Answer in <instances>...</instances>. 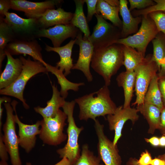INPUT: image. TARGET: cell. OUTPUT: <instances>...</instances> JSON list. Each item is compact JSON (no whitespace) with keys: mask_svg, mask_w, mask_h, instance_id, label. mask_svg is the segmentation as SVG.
<instances>
[{"mask_svg":"<svg viewBox=\"0 0 165 165\" xmlns=\"http://www.w3.org/2000/svg\"><path fill=\"white\" fill-rule=\"evenodd\" d=\"M6 161L1 160L0 162V165H9Z\"/></svg>","mask_w":165,"mask_h":165,"instance_id":"51","label":"cell"},{"mask_svg":"<svg viewBox=\"0 0 165 165\" xmlns=\"http://www.w3.org/2000/svg\"><path fill=\"white\" fill-rule=\"evenodd\" d=\"M52 95L51 99L47 101L46 106L44 108L38 106L34 108L35 112L40 114L43 118L55 116L60 108H62L66 102L57 86L53 84L52 85Z\"/></svg>","mask_w":165,"mask_h":165,"instance_id":"22","label":"cell"},{"mask_svg":"<svg viewBox=\"0 0 165 165\" xmlns=\"http://www.w3.org/2000/svg\"><path fill=\"white\" fill-rule=\"evenodd\" d=\"M142 16L141 24L137 32L126 38L119 39L116 43L132 47L145 57L148 44L159 32L154 22L148 15Z\"/></svg>","mask_w":165,"mask_h":165,"instance_id":"6","label":"cell"},{"mask_svg":"<svg viewBox=\"0 0 165 165\" xmlns=\"http://www.w3.org/2000/svg\"><path fill=\"white\" fill-rule=\"evenodd\" d=\"M87 8V20L89 22L92 20L94 15L96 13V6L98 0H84Z\"/></svg>","mask_w":165,"mask_h":165,"instance_id":"36","label":"cell"},{"mask_svg":"<svg viewBox=\"0 0 165 165\" xmlns=\"http://www.w3.org/2000/svg\"><path fill=\"white\" fill-rule=\"evenodd\" d=\"M4 104L6 117L3 126L2 140L10 156L12 165H22L19 150L18 137L16 131L13 109L9 103L5 102Z\"/></svg>","mask_w":165,"mask_h":165,"instance_id":"9","label":"cell"},{"mask_svg":"<svg viewBox=\"0 0 165 165\" xmlns=\"http://www.w3.org/2000/svg\"><path fill=\"white\" fill-rule=\"evenodd\" d=\"M23 63L22 72L17 79L6 88L0 90V94L15 97L21 101L24 108L28 109L29 106L24 98L23 93L27 83L32 77L40 73L48 72L46 68L41 62L32 61L29 57L25 59L20 57Z\"/></svg>","mask_w":165,"mask_h":165,"instance_id":"3","label":"cell"},{"mask_svg":"<svg viewBox=\"0 0 165 165\" xmlns=\"http://www.w3.org/2000/svg\"><path fill=\"white\" fill-rule=\"evenodd\" d=\"M94 121L98 140L97 148L98 157L105 165H122V159L117 145H114L105 135L104 125L97 119Z\"/></svg>","mask_w":165,"mask_h":165,"instance_id":"10","label":"cell"},{"mask_svg":"<svg viewBox=\"0 0 165 165\" xmlns=\"http://www.w3.org/2000/svg\"><path fill=\"white\" fill-rule=\"evenodd\" d=\"M11 101V99L5 97H1L0 98V130L2 128V117L3 109L2 108V104L3 102H9Z\"/></svg>","mask_w":165,"mask_h":165,"instance_id":"43","label":"cell"},{"mask_svg":"<svg viewBox=\"0 0 165 165\" xmlns=\"http://www.w3.org/2000/svg\"><path fill=\"white\" fill-rule=\"evenodd\" d=\"M75 42V39H72L65 45L58 47H52L46 44V51L55 52L59 55L60 60L56 63V67L61 71H64V73L65 76L71 73L74 65L71 56L72 49Z\"/></svg>","mask_w":165,"mask_h":165,"instance_id":"21","label":"cell"},{"mask_svg":"<svg viewBox=\"0 0 165 165\" xmlns=\"http://www.w3.org/2000/svg\"><path fill=\"white\" fill-rule=\"evenodd\" d=\"M157 75L152 80L144 98V103L154 105L161 111L164 107Z\"/></svg>","mask_w":165,"mask_h":165,"instance_id":"29","label":"cell"},{"mask_svg":"<svg viewBox=\"0 0 165 165\" xmlns=\"http://www.w3.org/2000/svg\"><path fill=\"white\" fill-rule=\"evenodd\" d=\"M15 36L12 29L0 17V50H5L7 45L13 41Z\"/></svg>","mask_w":165,"mask_h":165,"instance_id":"32","label":"cell"},{"mask_svg":"<svg viewBox=\"0 0 165 165\" xmlns=\"http://www.w3.org/2000/svg\"><path fill=\"white\" fill-rule=\"evenodd\" d=\"M145 140L146 142L150 143L154 147L159 146V138L156 136H153L150 138H145Z\"/></svg>","mask_w":165,"mask_h":165,"instance_id":"42","label":"cell"},{"mask_svg":"<svg viewBox=\"0 0 165 165\" xmlns=\"http://www.w3.org/2000/svg\"><path fill=\"white\" fill-rule=\"evenodd\" d=\"M152 42L153 46L152 58L157 64L159 71L160 63L165 57V36L160 32Z\"/></svg>","mask_w":165,"mask_h":165,"instance_id":"30","label":"cell"},{"mask_svg":"<svg viewBox=\"0 0 165 165\" xmlns=\"http://www.w3.org/2000/svg\"><path fill=\"white\" fill-rule=\"evenodd\" d=\"M79 30L71 23L68 24H59L48 28H40L35 35L38 37H45L50 39L54 47H60L66 39L71 38L75 39Z\"/></svg>","mask_w":165,"mask_h":165,"instance_id":"13","label":"cell"},{"mask_svg":"<svg viewBox=\"0 0 165 165\" xmlns=\"http://www.w3.org/2000/svg\"><path fill=\"white\" fill-rule=\"evenodd\" d=\"M97 23L88 39L94 49L105 48L121 38V30L107 21L100 14H95Z\"/></svg>","mask_w":165,"mask_h":165,"instance_id":"8","label":"cell"},{"mask_svg":"<svg viewBox=\"0 0 165 165\" xmlns=\"http://www.w3.org/2000/svg\"><path fill=\"white\" fill-rule=\"evenodd\" d=\"M26 165H32L29 162H27ZM54 165H73L65 157L63 158L62 159Z\"/></svg>","mask_w":165,"mask_h":165,"instance_id":"44","label":"cell"},{"mask_svg":"<svg viewBox=\"0 0 165 165\" xmlns=\"http://www.w3.org/2000/svg\"><path fill=\"white\" fill-rule=\"evenodd\" d=\"M157 157L165 161V153L159 155Z\"/></svg>","mask_w":165,"mask_h":165,"instance_id":"50","label":"cell"},{"mask_svg":"<svg viewBox=\"0 0 165 165\" xmlns=\"http://www.w3.org/2000/svg\"><path fill=\"white\" fill-rule=\"evenodd\" d=\"M75 5V10L73 13L70 23L78 28L84 34L83 38L88 40L90 35V32L86 18L83 10L84 0H74Z\"/></svg>","mask_w":165,"mask_h":165,"instance_id":"27","label":"cell"},{"mask_svg":"<svg viewBox=\"0 0 165 165\" xmlns=\"http://www.w3.org/2000/svg\"><path fill=\"white\" fill-rule=\"evenodd\" d=\"M134 71H126L120 73L117 77L116 81L118 86L123 87L124 97V108L130 107L133 96L135 82Z\"/></svg>","mask_w":165,"mask_h":165,"instance_id":"23","label":"cell"},{"mask_svg":"<svg viewBox=\"0 0 165 165\" xmlns=\"http://www.w3.org/2000/svg\"><path fill=\"white\" fill-rule=\"evenodd\" d=\"M159 70L158 65L153 59L151 54L145 57L143 61L134 70L136 99L132 105H138L144 103L145 96L151 82Z\"/></svg>","mask_w":165,"mask_h":165,"instance_id":"7","label":"cell"},{"mask_svg":"<svg viewBox=\"0 0 165 165\" xmlns=\"http://www.w3.org/2000/svg\"><path fill=\"white\" fill-rule=\"evenodd\" d=\"M48 72L54 74L57 79L58 83L61 86L60 92L62 97L66 98L68 95V91L71 90L75 91H78L79 87L85 85L84 82L74 83L68 80L63 73L56 67H54L47 63L45 66Z\"/></svg>","mask_w":165,"mask_h":165,"instance_id":"26","label":"cell"},{"mask_svg":"<svg viewBox=\"0 0 165 165\" xmlns=\"http://www.w3.org/2000/svg\"><path fill=\"white\" fill-rule=\"evenodd\" d=\"M119 2V12L122 18L121 38H123L137 32L138 25L142 21V16L134 17L128 8V1L120 0Z\"/></svg>","mask_w":165,"mask_h":165,"instance_id":"19","label":"cell"},{"mask_svg":"<svg viewBox=\"0 0 165 165\" xmlns=\"http://www.w3.org/2000/svg\"><path fill=\"white\" fill-rule=\"evenodd\" d=\"M138 111L137 108L130 107L124 108L123 105L117 107L115 112L107 115L109 130L115 131L113 143L117 145L118 141L122 136V131L125 123L130 120L133 125L138 119Z\"/></svg>","mask_w":165,"mask_h":165,"instance_id":"11","label":"cell"},{"mask_svg":"<svg viewBox=\"0 0 165 165\" xmlns=\"http://www.w3.org/2000/svg\"><path fill=\"white\" fill-rule=\"evenodd\" d=\"M11 9L10 0H0V17L4 18L5 14Z\"/></svg>","mask_w":165,"mask_h":165,"instance_id":"40","label":"cell"},{"mask_svg":"<svg viewBox=\"0 0 165 165\" xmlns=\"http://www.w3.org/2000/svg\"><path fill=\"white\" fill-rule=\"evenodd\" d=\"M152 160L151 154L148 150H145L141 154L138 163L139 165H150Z\"/></svg>","mask_w":165,"mask_h":165,"instance_id":"37","label":"cell"},{"mask_svg":"<svg viewBox=\"0 0 165 165\" xmlns=\"http://www.w3.org/2000/svg\"><path fill=\"white\" fill-rule=\"evenodd\" d=\"M138 160L134 157H130L126 162V165H139Z\"/></svg>","mask_w":165,"mask_h":165,"instance_id":"47","label":"cell"},{"mask_svg":"<svg viewBox=\"0 0 165 165\" xmlns=\"http://www.w3.org/2000/svg\"><path fill=\"white\" fill-rule=\"evenodd\" d=\"M158 83L164 106H165V75H158Z\"/></svg>","mask_w":165,"mask_h":165,"instance_id":"39","label":"cell"},{"mask_svg":"<svg viewBox=\"0 0 165 165\" xmlns=\"http://www.w3.org/2000/svg\"><path fill=\"white\" fill-rule=\"evenodd\" d=\"M79 108L80 120L89 119L94 121L97 117L113 114L117 107L112 100L108 86L105 85L98 91L86 94L74 100Z\"/></svg>","mask_w":165,"mask_h":165,"instance_id":"1","label":"cell"},{"mask_svg":"<svg viewBox=\"0 0 165 165\" xmlns=\"http://www.w3.org/2000/svg\"><path fill=\"white\" fill-rule=\"evenodd\" d=\"M148 15L154 22L159 32H162L165 36V13L156 11Z\"/></svg>","mask_w":165,"mask_h":165,"instance_id":"34","label":"cell"},{"mask_svg":"<svg viewBox=\"0 0 165 165\" xmlns=\"http://www.w3.org/2000/svg\"><path fill=\"white\" fill-rule=\"evenodd\" d=\"M2 135V131H0V157L1 160L7 161L8 159V152L3 141Z\"/></svg>","mask_w":165,"mask_h":165,"instance_id":"38","label":"cell"},{"mask_svg":"<svg viewBox=\"0 0 165 165\" xmlns=\"http://www.w3.org/2000/svg\"><path fill=\"white\" fill-rule=\"evenodd\" d=\"M101 160L95 156L89 149L87 144L83 145L81 155L74 165H105L101 163Z\"/></svg>","mask_w":165,"mask_h":165,"instance_id":"31","label":"cell"},{"mask_svg":"<svg viewBox=\"0 0 165 165\" xmlns=\"http://www.w3.org/2000/svg\"><path fill=\"white\" fill-rule=\"evenodd\" d=\"M130 4L129 10L131 12L137 9L138 10L144 9L154 5L156 3L152 0H129Z\"/></svg>","mask_w":165,"mask_h":165,"instance_id":"35","label":"cell"},{"mask_svg":"<svg viewBox=\"0 0 165 165\" xmlns=\"http://www.w3.org/2000/svg\"><path fill=\"white\" fill-rule=\"evenodd\" d=\"M40 45L35 40H26L24 39H15L9 43L5 49L6 52L11 55L21 54L31 56L35 61L41 62L45 66L47 63L43 59Z\"/></svg>","mask_w":165,"mask_h":165,"instance_id":"16","label":"cell"},{"mask_svg":"<svg viewBox=\"0 0 165 165\" xmlns=\"http://www.w3.org/2000/svg\"><path fill=\"white\" fill-rule=\"evenodd\" d=\"M110 5L113 6H119L120 2L118 0H105Z\"/></svg>","mask_w":165,"mask_h":165,"instance_id":"48","label":"cell"},{"mask_svg":"<svg viewBox=\"0 0 165 165\" xmlns=\"http://www.w3.org/2000/svg\"><path fill=\"white\" fill-rule=\"evenodd\" d=\"M159 75H165V57L161 61L160 64V69L158 72Z\"/></svg>","mask_w":165,"mask_h":165,"instance_id":"46","label":"cell"},{"mask_svg":"<svg viewBox=\"0 0 165 165\" xmlns=\"http://www.w3.org/2000/svg\"><path fill=\"white\" fill-rule=\"evenodd\" d=\"M156 4L144 9H134L131 12L134 17L147 15L150 13L156 11H161L165 13V0H154Z\"/></svg>","mask_w":165,"mask_h":165,"instance_id":"33","label":"cell"},{"mask_svg":"<svg viewBox=\"0 0 165 165\" xmlns=\"http://www.w3.org/2000/svg\"><path fill=\"white\" fill-rule=\"evenodd\" d=\"M119 6H113L105 0H98L96 13L100 14L105 19L110 21L113 25L121 30L122 21L119 16Z\"/></svg>","mask_w":165,"mask_h":165,"instance_id":"25","label":"cell"},{"mask_svg":"<svg viewBox=\"0 0 165 165\" xmlns=\"http://www.w3.org/2000/svg\"><path fill=\"white\" fill-rule=\"evenodd\" d=\"M123 65L126 71H134L145 60V57L142 54L131 47L123 45Z\"/></svg>","mask_w":165,"mask_h":165,"instance_id":"28","label":"cell"},{"mask_svg":"<svg viewBox=\"0 0 165 165\" xmlns=\"http://www.w3.org/2000/svg\"><path fill=\"white\" fill-rule=\"evenodd\" d=\"M73 13L67 12L61 8L49 9L37 19L39 27L45 28L59 24L70 23Z\"/></svg>","mask_w":165,"mask_h":165,"instance_id":"18","label":"cell"},{"mask_svg":"<svg viewBox=\"0 0 165 165\" xmlns=\"http://www.w3.org/2000/svg\"><path fill=\"white\" fill-rule=\"evenodd\" d=\"M158 130L162 135H165V106L161 111L160 123Z\"/></svg>","mask_w":165,"mask_h":165,"instance_id":"41","label":"cell"},{"mask_svg":"<svg viewBox=\"0 0 165 165\" xmlns=\"http://www.w3.org/2000/svg\"><path fill=\"white\" fill-rule=\"evenodd\" d=\"M66 114L60 109L53 117L43 118L41 121L40 139L44 143L49 145L57 146L64 142L67 135L63 132L67 125Z\"/></svg>","mask_w":165,"mask_h":165,"instance_id":"5","label":"cell"},{"mask_svg":"<svg viewBox=\"0 0 165 165\" xmlns=\"http://www.w3.org/2000/svg\"><path fill=\"white\" fill-rule=\"evenodd\" d=\"M17 101L11 104L15 112V120L18 127V140L19 145L27 153H29L35 145L36 136L40 132L41 121H38L34 124L29 125L22 123L16 113V106Z\"/></svg>","mask_w":165,"mask_h":165,"instance_id":"12","label":"cell"},{"mask_svg":"<svg viewBox=\"0 0 165 165\" xmlns=\"http://www.w3.org/2000/svg\"><path fill=\"white\" fill-rule=\"evenodd\" d=\"M5 15L3 20L12 29L15 37L18 35H28L37 32L38 30L37 28L39 27L37 19H24L15 13L9 12Z\"/></svg>","mask_w":165,"mask_h":165,"instance_id":"17","label":"cell"},{"mask_svg":"<svg viewBox=\"0 0 165 165\" xmlns=\"http://www.w3.org/2000/svg\"><path fill=\"white\" fill-rule=\"evenodd\" d=\"M75 104L74 100L70 102L66 101L62 107L63 111L67 116L68 140L63 148L57 151L60 158H66L73 165H75L80 156L81 152L78 138L80 133L84 129L83 127H79L77 126L73 117Z\"/></svg>","mask_w":165,"mask_h":165,"instance_id":"4","label":"cell"},{"mask_svg":"<svg viewBox=\"0 0 165 165\" xmlns=\"http://www.w3.org/2000/svg\"><path fill=\"white\" fill-rule=\"evenodd\" d=\"M7 61L5 68L0 77V89L7 87L13 83L20 74L23 63L20 58H14L6 52Z\"/></svg>","mask_w":165,"mask_h":165,"instance_id":"20","label":"cell"},{"mask_svg":"<svg viewBox=\"0 0 165 165\" xmlns=\"http://www.w3.org/2000/svg\"><path fill=\"white\" fill-rule=\"evenodd\" d=\"M75 44L79 46V53L76 63L74 64L72 69L81 71L88 82H91L93 77L90 70V65L94 53V47L88 40L83 38L82 32L79 33L75 38Z\"/></svg>","mask_w":165,"mask_h":165,"instance_id":"14","label":"cell"},{"mask_svg":"<svg viewBox=\"0 0 165 165\" xmlns=\"http://www.w3.org/2000/svg\"><path fill=\"white\" fill-rule=\"evenodd\" d=\"M123 45L115 43L105 48L94 49L91 62L93 69L103 78L105 85L123 65Z\"/></svg>","mask_w":165,"mask_h":165,"instance_id":"2","label":"cell"},{"mask_svg":"<svg viewBox=\"0 0 165 165\" xmlns=\"http://www.w3.org/2000/svg\"><path fill=\"white\" fill-rule=\"evenodd\" d=\"M137 109L146 120L149 126L148 132L153 134L158 129L160 123L161 111L156 106L144 103L137 105Z\"/></svg>","mask_w":165,"mask_h":165,"instance_id":"24","label":"cell"},{"mask_svg":"<svg viewBox=\"0 0 165 165\" xmlns=\"http://www.w3.org/2000/svg\"><path fill=\"white\" fill-rule=\"evenodd\" d=\"M150 165H165V161L158 157H156L152 159Z\"/></svg>","mask_w":165,"mask_h":165,"instance_id":"45","label":"cell"},{"mask_svg":"<svg viewBox=\"0 0 165 165\" xmlns=\"http://www.w3.org/2000/svg\"><path fill=\"white\" fill-rule=\"evenodd\" d=\"M159 146L165 147V135H162L159 138Z\"/></svg>","mask_w":165,"mask_h":165,"instance_id":"49","label":"cell"},{"mask_svg":"<svg viewBox=\"0 0 165 165\" xmlns=\"http://www.w3.org/2000/svg\"><path fill=\"white\" fill-rule=\"evenodd\" d=\"M62 1L50 0L33 2L25 0H10L11 9L23 12L28 18L38 19L48 9H54Z\"/></svg>","mask_w":165,"mask_h":165,"instance_id":"15","label":"cell"}]
</instances>
